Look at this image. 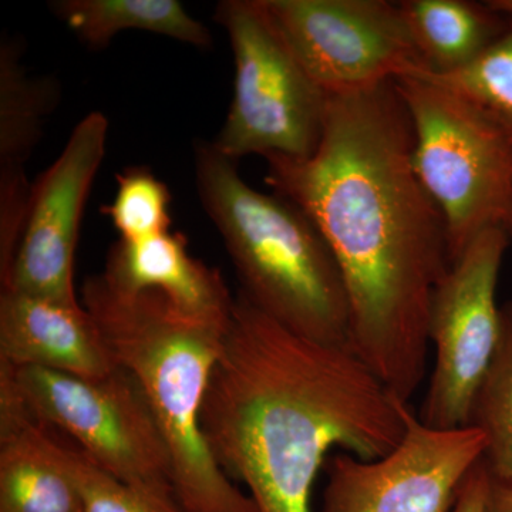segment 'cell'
Here are the masks:
<instances>
[{"label": "cell", "mask_w": 512, "mask_h": 512, "mask_svg": "<svg viewBox=\"0 0 512 512\" xmlns=\"http://www.w3.org/2000/svg\"><path fill=\"white\" fill-rule=\"evenodd\" d=\"M396 84L329 96L312 156L265 157V181L301 208L335 255L350 305L349 346L403 402L423 383L431 301L451 266L443 215L413 163Z\"/></svg>", "instance_id": "6da1fadb"}, {"label": "cell", "mask_w": 512, "mask_h": 512, "mask_svg": "<svg viewBox=\"0 0 512 512\" xmlns=\"http://www.w3.org/2000/svg\"><path fill=\"white\" fill-rule=\"evenodd\" d=\"M410 410L349 346L303 338L239 292L201 429L259 512H311L330 451L383 457L403 439Z\"/></svg>", "instance_id": "7a4b0ae2"}, {"label": "cell", "mask_w": 512, "mask_h": 512, "mask_svg": "<svg viewBox=\"0 0 512 512\" xmlns=\"http://www.w3.org/2000/svg\"><path fill=\"white\" fill-rule=\"evenodd\" d=\"M117 366L143 390L163 434L185 512H259L218 467L201 429L205 393L229 318L187 311L157 291L123 292L101 274L80 293Z\"/></svg>", "instance_id": "3957f363"}, {"label": "cell", "mask_w": 512, "mask_h": 512, "mask_svg": "<svg viewBox=\"0 0 512 512\" xmlns=\"http://www.w3.org/2000/svg\"><path fill=\"white\" fill-rule=\"evenodd\" d=\"M237 164L212 141L195 143L198 198L235 266L239 292L303 338L349 346L348 292L328 242L293 202L252 188Z\"/></svg>", "instance_id": "277c9868"}, {"label": "cell", "mask_w": 512, "mask_h": 512, "mask_svg": "<svg viewBox=\"0 0 512 512\" xmlns=\"http://www.w3.org/2000/svg\"><path fill=\"white\" fill-rule=\"evenodd\" d=\"M413 163L446 222L451 264L485 231L512 237V140L473 103L426 77L396 80Z\"/></svg>", "instance_id": "5b68a950"}, {"label": "cell", "mask_w": 512, "mask_h": 512, "mask_svg": "<svg viewBox=\"0 0 512 512\" xmlns=\"http://www.w3.org/2000/svg\"><path fill=\"white\" fill-rule=\"evenodd\" d=\"M214 20L234 56V96L218 151L238 163L248 156L306 158L325 127L329 96L293 55L262 0H222Z\"/></svg>", "instance_id": "8992f818"}, {"label": "cell", "mask_w": 512, "mask_h": 512, "mask_svg": "<svg viewBox=\"0 0 512 512\" xmlns=\"http://www.w3.org/2000/svg\"><path fill=\"white\" fill-rule=\"evenodd\" d=\"M13 369L37 419L66 431L101 470L127 484L174 494L170 451L130 373L119 367L103 379H86L42 367Z\"/></svg>", "instance_id": "52a82bcc"}, {"label": "cell", "mask_w": 512, "mask_h": 512, "mask_svg": "<svg viewBox=\"0 0 512 512\" xmlns=\"http://www.w3.org/2000/svg\"><path fill=\"white\" fill-rule=\"evenodd\" d=\"M511 235L490 229L468 245L441 279L429 318L434 366L417 414L439 430L467 427L501 329L497 285Z\"/></svg>", "instance_id": "ba28073f"}, {"label": "cell", "mask_w": 512, "mask_h": 512, "mask_svg": "<svg viewBox=\"0 0 512 512\" xmlns=\"http://www.w3.org/2000/svg\"><path fill=\"white\" fill-rule=\"evenodd\" d=\"M293 55L328 96L429 73L399 2L262 0Z\"/></svg>", "instance_id": "9c48e42d"}, {"label": "cell", "mask_w": 512, "mask_h": 512, "mask_svg": "<svg viewBox=\"0 0 512 512\" xmlns=\"http://www.w3.org/2000/svg\"><path fill=\"white\" fill-rule=\"evenodd\" d=\"M484 451L476 427L433 429L410 410L403 439L383 457H328L320 512H453Z\"/></svg>", "instance_id": "30bf717a"}, {"label": "cell", "mask_w": 512, "mask_h": 512, "mask_svg": "<svg viewBox=\"0 0 512 512\" xmlns=\"http://www.w3.org/2000/svg\"><path fill=\"white\" fill-rule=\"evenodd\" d=\"M109 120L92 111L73 128L59 157L32 184L25 229L2 289L80 303L74 256L84 207L106 156Z\"/></svg>", "instance_id": "8fae6325"}, {"label": "cell", "mask_w": 512, "mask_h": 512, "mask_svg": "<svg viewBox=\"0 0 512 512\" xmlns=\"http://www.w3.org/2000/svg\"><path fill=\"white\" fill-rule=\"evenodd\" d=\"M0 360L103 379L119 369L83 303H64L2 289Z\"/></svg>", "instance_id": "7c38bea8"}, {"label": "cell", "mask_w": 512, "mask_h": 512, "mask_svg": "<svg viewBox=\"0 0 512 512\" xmlns=\"http://www.w3.org/2000/svg\"><path fill=\"white\" fill-rule=\"evenodd\" d=\"M100 274L119 291L161 292L200 315L227 318L234 305L220 271L194 258L184 235L171 229L137 241L119 239Z\"/></svg>", "instance_id": "4fadbf2b"}, {"label": "cell", "mask_w": 512, "mask_h": 512, "mask_svg": "<svg viewBox=\"0 0 512 512\" xmlns=\"http://www.w3.org/2000/svg\"><path fill=\"white\" fill-rule=\"evenodd\" d=\"M39 419L0 433V512H84L67 447Z\"/></svg>", "instance_id": "5bb4252c"}, {"label": "cell", "mask_w": 512, "mask_h": 512, "mask_svg": "<svg viewBox=\"0 0 512 512\" xmlns=\"http://www.w3.org/2000/svg\"><path fill=\"white\" fill-rule=\"evenodd\" d=\"M400 10L429 73L446 74L474 62L510 19L487 2L403 0Z\"/></svg>", "instance_id": "9a60e30c"}, {"label": "cell", "mask_w": 512, "mask_h": 512, "mask_svg": "<svg viewBox=\"0 0 512 512\" xmlns=\"http://www.w3.org/2000/svg\"><path fill=\"white\" fill-rule=\"evenodd\" d=\"M20 42L0 40V184L29 183L25 164L42 138L60 97L52 76H33L22 62Z\"/></svg>", "instance_id": "2e32d148"}, {"label": "cell", "mask_w": 512, "mask_h": 512, "mask_svg": "<svg viewBox=\"0 0 512 512\" xmlns=\"http://www.w3.org/2000/svg\"><path fill=\"white\" fill-rule=\"evenodd\" d=\"M53 15L90 49H103L127 30L170 37L197 49L214 45L210 29L178 0H55Z\"/></svg>", "instance_id": "e0dca14e"}, {"label": "cell", "mask_w": 512, "mask_h": 512, "mask_svg": "<svg viewBox=\"0 0 512 512\" xmlns=\"http://www.w3.org/2000/svg\"><path fill=\"white\" fill-rule=\"evenodd\" d=\"M468 426L484 434L483 461L491 478L512 484V301L501 305L500 339L474 397Z\"/></svg>", "instance_id": "ac0fdd59"}, {"label": "cell", "mask_w": 512, "mask_h": 512, "mask_svg": "<svg viewBox=\"0 0 512 512\" xmlns=\"http://www.w3.org/2000/svg\"><path fill=\"white\" fill-rule=\"evenodd\" d=\"M507 29L474 62L426 79L453 90L487 114L512 140V18Z\"/></svg>", "instance_id": "d6986e66"}, {"label": "cell", "mask_w": 512, "mask_h": 512, "mask_svg": "<svg viewBox=\"0 0 512 512\" xmlns=\"http://www.w3.org/2000/svg\"><path fill=\"white\" fill-rule=\"evenodd\" d=\"M116 180V195L104 212L120 239L137 241L170 231L171 194L163 181L143 167L127 168Z\"/></svg>", "instance_id": "ffe728a7"}, {"label": "cell", "mask_w": 512, "mask_h": 512, "mask_svg": "<svg viewBox=\"0 0 512 512\" xmlns=\"http://www.w3.org/2000/svg\"><path fill=\"white\" fill-rule=\"evenodd\" d=\"M67 456L84 512H185L173 493L124 483L101 470L80 448L67 447Z\"/></svg>", "instance_id": "44dd1931"}, {"label": "cell", "mask_w": 512, "mask_h": 512, "mask_svg": "<svg viewBox=\"0 0 512 512\" xmlns=\"http://www.w3.org/2000/svg\"><path fill=\"white\" fill-rule=\"evenodd\" d=\"M491 476L484 461L481 460L471 471L461 490L460 497L453 512L487 511L488 494H490Z\"/></svg>", "instance_id": "7402d4cb"}, {"label": "cell", "mask_w": 512, "mask_h": 512, "mask_svg": "<svg viewBox=\"0 0 512 512\" xmlns=\"http://www.w3.org/2000/svg\"><path fill=\"white\" fill-rule=\"evenodd\" d=\"M485 512H512V484L501 483L491 478Z\"/></svg>", "instance_id": "603a6c76"}, {"label": "cell", "mask_w": 512, "mask_h": 512, "mask_svg": "<svg viewBox=\"0 0 512 512\" xmlns=\"http://www.w3.org/2000/svg\"><path fill=\"white\" fill-rule=\"evenodd\" d=\"M487 3L495 12L507 16V18H512V0H487Z\"/></svg>", "instance_id": "cb8c5ba5"}]
</instances>
